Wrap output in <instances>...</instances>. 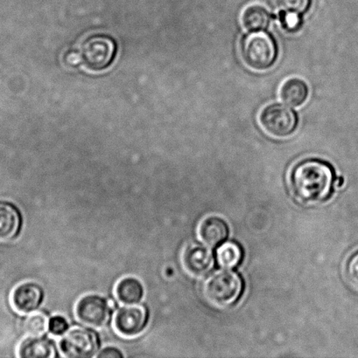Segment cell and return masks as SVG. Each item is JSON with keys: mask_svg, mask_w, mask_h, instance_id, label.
Returning <instances> with one entry per match:
<instances>
[{"mask_svg": "<svg viewBox=\"0 0 358 358\" xmlns=\"http://www.w3.org/2000/svg\"><path fill=\"white\" fill-rule=\"evenodd\" d=\"M335 174L333 168L324 161L308 159L294 166L290 186L298 201L315 205L331 196Z\"/></svg>", "mask_w": 358, "mask_h": 358, "instance_id": "cell-1", "label": "cell"}, {"mask_svg": "<svg viewBox=\"0 0 358 358\" xmlns=\"http://www.w3.org/2000/svg\"><path fill=\"white\" fill-rule=\"evenodd\" d=\"M244 290L241 276L230 270H219L205 280L202 294L205 300L217 308H226L236 303Z\"/></svg>", "mask_w": 358, "mask_h": 358, "instance_id": "cell-2", "label": "cell"}, {"mask_svg": "<svg viewBox=\"0 0 358 358\" xmlns=\"http://www.w3.org/2000/svg\"><path fill=\"white\" fill-rule=\"evenodd\" d=\"M240 48L245 62L256 70L269 69L275 62L278 55L275 38L263 31H252L245 35Z\"/></svg>", "mask_w": 358, "mask_h": 358, "instance_id": "cell-3", "label": "cell"}, {"mask_svg": "<svg viewBox=\"0 0 358 358\" xmlns=\"http://www.w3.org/2000/svg\"><path fill=\"white\" fill-rule=\"evenodd\" d=\"M63 356L75 358L96 357L101 347V339L94 329L75 327L68 329L59 342Z\"/></svg>", "mask_w": 358, "mask_h": 358, "instance_id": "cell-4", "label": "cell"}, {"mask_svg": "<svg viewBox=\"0 0 358 358\" xmlns=\"http://www.w3.org/2000/svg\"><path fill=\"white\" fill-rule=\"evenodd\" d=\"M113 301L97 294H85L76 304V317L82 324L103 328L110 322L115 308Z\"/></svg>", "mask_w": 358, "mask_h": 358, "instance_id": "cell-5", "label": "cell"}, {"mask_svg": "<svg viewBox=\"0 0 358 358\" xmlns=\"http://www.w3.org/2000/svg\"><path fill=\"white\" fill-rule=\"evenodd\" d=\"M83 62L88 68L100 71L113 62L117 45L113 38L104 34H94L84 40L80 48Z\"/></svg>", "mask_w": 358, "mask_h": 358, "instance_id": "cell-6", "label": "cell"}, {"mask_svg": "<svg viewBox=\"0 0 358 358\" xmlns=\"http://www.w3.org/2000/svg\"><path fill=\"white\" fill-rule=\"evenodd\" d=\"M149 320V308L144 305H124L116 311L113 327L124 338H136L145 331Z\"/></svg>", "mask_w": 358, "mask_h": 358, "instance_id": "cell-7", "label": "cell"}, {"mask_svg": "<svg viewBox=\"0 0 358 358\" xmlns=\"http://www.w3.org/2000/svg\"><path fill=\"white\" fill-rule=\"evenodd\" d=\"M259 121L269 134L278 138L292 134L298 124L296 112L286 105L280 103L266 106L261 112Z\"/></svg>", "mask_w": 358, "mask_h": 358, "instance_id": "cell-8", "label": "cell"}, {"mask_svg": "<svg viewBox=\"0 0 358 358\" xmlns=\"http://www.w3.org/2000/svg\"><path fill=\"white\" fill-rule=\"evenodd\" d=\"M44 296V290L40 284L25 282L14 287L11 294V303L19 313L30 314L41 306Z\"/></svg>", "mask_w": 358, "mask_h": 358, "instance_id": "cell-9", "label": "cell"}, {"mask_svg": "<svg viewBox=\"0 0 358 358\" xmlns=\"http://www.w3.org/2000/svg\"><path fill=\"white\" fill-rule=\"evenodd\" d=\"M181 264L192 276L202 277L213 268L215 262L212 251L198 243L189 244L181 254Z\"/></svg>", "mask_w": 358, "mask_h": 358, "instance_id": "cell-10", "label": "cell"}, {"mask_svg": "<svg viewBox=\"0 0 358 358\" xmlns=\"http://www.w3.org/2000/svg\"><path fill=\"white\" fill-rule=\"evenodd\" d=\"M23 217L13 203L0 200V241H11L19 236Z\"/></svg>", "mask_w": 358, "mask_h": 358, "instance_id": "cell-11", "label": "cell"}, {"mask_svg": "<svg viewBox=\"0 0 358 358\" xmlns=\"http://www.w3.org/2000/svg\"><path fill=\"white\" fill-rule=\"evenodd\" d=\"M17 353L21 358H55L59 356L54 341L41 336H30L23 340Z\"/></svg>", "mask_w": 358, "mask_h": 358, "instance_id": "cell-12", "label": "cell"}, {"mask_svg": "<svg viewBox=\"0 0 358 358\" xmlns=\"http://www.w3.org/2000/svg\"><path fill=\"white\" fill-rule=\"evenodd\" d=\"M227 224L219 217H208L200 222L198 235L202 243L208 247H216L223 243L228 236Z\"/></svg>", "mask_w": 358, "mask_h": 358, "instance_id": "cell-13", "label": "cell"}, {"mask_svg": "<svg viewBox=\"0 0 358 358\" xmlns=\"http://www.w3.org/2000/svg\"><path fill=\"white\" fill-rule=\"evenodd\" d=\"M114 292L119 303L132 305L138 304L142 301L145 289L139 279L128 276L118 280L116 284Z\"/></svg>", "mask_w": 358, "mask_h": 358, "instance_id": "cell-14", "label": "cell"}, {"mask_svg": "<svg viewBox=\"0 0 358 358\" xmlns=\"http://www.w3.org/2000/svg\"><path fill=\"white\" fill-rule=\"evenodd\" d=\"M280 96L284 103L291 107L301 106L308 99V87L303 80L291 78L284 83L280 89Z\"/></svg>", "mask_w": 358, "mask_h": 358, "instance_id": "cell-15", "label": "cell"}, {"mask_svg": "<svg viewBox=\"0 0 358 358\" xmlns=\"http://www.w3.org/2000/svg\"><path fill=\"white\" fill-rule=\"evenodd\" d=\"M270 14L264 7L259 6H249L242 15V22L247 30L255 31L266 29L269 26Z\"/></svg>", "mask_w": 358, "mask_h": 358, "instance_id": "cell-16", "label": "cell"}, {"mask_svg": "<svg viewBox=\"0 0 358 358\" xmlns=\"http://www.w3.org/2000/svg\"><path fill=\"white\" fill-rule=\"evenodd\" d=\"M243 259V250L235 242H226L216 250V261L221 268L231 269L240 264Z\"/></svg>", "mask_w": 358, "mask_h": 358, "instance_id": "cell-17", "label": "cell"}, {"mask_svg": "<svg viewBox=\"0 0 358 358\" xmlns=\"http://www.w3.org/2000/svg\"><path fill=\"white\" fill-rule=\"evenodd\" d=\"M49 320L50 319L44 312H33L25 321V331L32 336L44 335L48 331Z\"/></svg>", "mask_w": 358, "mask_h": 358, "instance_id": "cell-18", "label": "cell"}, {"mask_svg": "<svg viewBox=\"0 0 358 358\" xmlns=\"http://www.w3.org/2000/svg\"><path fill=\"white\" fill-rule=\"evenodd\" d=\"M282 12L303 14L310 9L311 0H276Z\"/></svg>", "mask_w": 358, "mask_h": 358, "instance_id": "cell-19", "label": "cell"}, {"mask_svg": "<svg viewBox=\"0 0 358 358\" xmlns=\"http://www.w3.org/2000/svg\"><path fill=\"white\" fill-rule=\"evenodd\" d=\"M68 329L69 322L62 315H55L49 320L48 331L53 336H62Z\"/></svg>", "mask_w": 358, "mask_h": 358, "instance_id": "cell-20", "label": "cell"}, {"mask_svg": "<svg viewBox=\"0 0 358 358\" xmlns=\"http://www.w3.org/2000/svg\"><path fill=\"white\" fill-rule=\"evenodd\" d=\"M280 20H282L284 28L289 31L299 30L301 24H303L300 14L294 13L282 12L280 14Z\"/></svg>", "mask_w": 358, "mask_h": 358, "instance_id": "cell-21", "label": "cell"}, {"mask_svg": "<svg viewBox=\"0 0 358 358\" xmlns=\"http://www.w3.org/2000/svg\"><path fill=\"white\" fill-rule=\"evenodd\" d=\"M347 275L352 285L358 289V252L350 259L347 265Z\"/></svg>", "mask_w": 358, "mask_h": 358, "instance_id": "cell-22", "label": "cell"}, {"mask_svg": "<svg viewBox=\"0 0 358 358\" xmlns=\"http://www.w3.org/2000/svg\"><path fill=\"white\" fill-rule=\"evenodd\" d=\"M63 62L65 65L69 66V68H76L83 62L82 55H81L80 50H69L65 52L63 56Z\"/></svg>", "mask_w": 358, "mask_h": 358, "instance_id": "cell-23", "label": "cell"}, {"mask_svg": "<svg viewBox=\"0 0 358 358\" xmlns=\"http://www.w3.org/2000/svg\"><path fill=\"white\" fill-rule=\"evenodd\" d=\"M96 357L99 358H121L124 357L125 355L121 350L113 346H108L99 350Z\"/></svg>", "mask_w": 358, "mask_h": 358, "instance_id": "cell-24", "label": "cell"}]
</instances>
